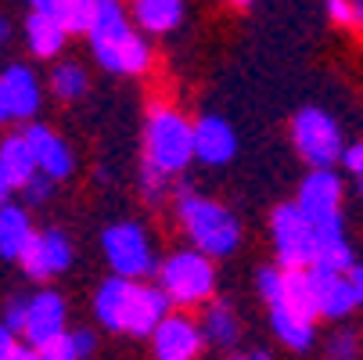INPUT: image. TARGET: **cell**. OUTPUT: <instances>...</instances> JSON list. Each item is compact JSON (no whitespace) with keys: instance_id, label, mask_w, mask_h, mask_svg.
Wrapping results in <instances>:
<instances>
[{"instance_id":"27","label":"cell","mask_w":363,"mask_h":360,"mask_svg":"<svg viewBox=\"0 0 363 360\" xmlns=\"http://www.w3.org/2000/svg\"><path fill=\"white\" fill-rule=\"evenodd\" d=\"M255 285H259V295H263L270 302V310L274 306H281V292H284V271L277 267H263L255 274Z\"/></svg>"},{"instance_id":"37","label":"cell","mask_w":363,"mask_h":360,"mask_svg":"<svg viewBox=\"0 0 363 360\" xmlns=\"http://www.w3.org/2000/svg\"><path fill=\"white\" fill-rule=\"evenodd\" d=\"M72 339H76V349H79V356H90L94 353V335L83 328V332H72Z\"/></svg>"},{"instance_id":"12","label":"cell","mask_w":363,"mask_h":360,"mask_svg":"<svg viewBox=\"0 0 363 360\" xmlns=\"http://www.w3.org/2000/svg\"><path fill=\"white\" fill-rule=\"evenodd\" d=\"M65 335V299L58 292H36L29 299V324H26V339L33 342V349L47 346L50 339Z\"/></svg>"},{"instance_id":"15","label":"cell","mask_w":363,"mask_h":360,"mask_svg":"<svg viewBox=\"0 0 363 360\" xmlns=\"http://www.w3.org/2000/svg\"><path fill=\"white\" fill-rule=\"evenodd\" d=\"M26 36H29V47L36 58H55L62 43H65V29L58 26L55 18V0H36L29 8V18H26Z\"/></svg>"},{"instance_id":"44","label":"cell","mask_w":363,"mask_h":360,"mask_svg":"<svg viewBox=\"0 0 363 360\" xmlns=\"http://www.w3.org/2000/svg\"><path fill=\"white\" fill-rule=\"evenodd\" d=\"M359 191H363V180H359Z\"/></svg>"},{"instance_id":"22","label":"cell","mask_w":363,"mask_h":360,"mask_svg":"<svg viewBox=\"0 0 363 360\" xmlns=\"http://www.w3.org/2000/svg\"><path fill=\"white\" fill-rule=\"evenodd\" d=\"M133 18L147 33H166V29H173L184 18V4H180V0H137V4H133Z\"/></svg>"},{"instance_id":"39","label":"cell","mask_w":363,"mask_h":360,"mask_svg":"<svg viewBox=\"0 0 363 360\" xmlns=\"http://www.w3.org/2000/svg\"><path fill=\"white\" fill-rule=\"evenodd\" d=\"M8 360H40V349H33V346H18Z\"/></svg>"},{"instance_id":"3","label":"cell","mask_w":363,"mask_h":360,"mask_svg":"<svg viewBox=\"0 0 363 360\" xmlns=\"http://www.w3.org/2000/svg\"><path fill=\"white\" fill-rule=\"evenodd\" d=\"M177 213L191 234V241L198 245L201 256H230L241 241V224L230 209H223L220 202L198 198L191 191H184L177 198Z\"/></svg>"},{"instance_id":"1","label":"cell","mask_w":363,"mask_h":360,"mask_svg":"<svg viewBox=\"0 0 363 360\" xmlns=\"http://www.w3.org/2000/svg\"><path fill=\"white\" fill-rule=\"evenodd\" d=\"M169 295L162 288L137 285L126 278H108L94 295V314L97 321L112 332H130V335H155L166 321Z\"/></svg>"},{"instance_id":"41","label":"cell","mask_w":363,"mask_h":360,"mask_svg":"<svg viewBox=\"0 0 363 360\" xmlns=\"http://www.w3.org/2000/svg\"><path fill=\"white\" fill-rule=\"evenodd\" d=\"M248 360H270V353H267V349H252Z\"/></svg>"},{"instance_id":"29","label":"cell","mask_w":363,"mask_h":360,"mask_svg":"<svg viewBox=\"0 0 363 360\" xmlns=\"http://www.w3.org/2000/svg\"><path fill=\"white\" fill-rule=\"evenodd\" d=\"M40 360H83V356H79L72 335H58V339H50L47 346H40Z\"/></svg>"},{"instance_id":"2","label":"cell","mask_w":363,"mask_h":360,"mask_svg":"<svg viewBox=\"0 0 363 360\" xmlns=\"http://www.w3.org/2000/svg\"><path fill=\"white\" fill-rule=\"evenodd\" d=\"M86 36H90L94 58L108 72L137 76V72H144L151 65L147 43L130 29V22H126V15H123V8L116 4V0H101L97 4V22Z\"/></svg>"},{"instance_id":"23","label":"cell","mask_w":363,"mask_h":360,"mask_svg":"<svg viewBox=\"0 0 363 360\" xmlns=\"http://www.w3.org/2000/svg\"><path fill=\"white\" fill-rule=\"evenodd\" d=\"M270 324H274L277 339L284 346H291V349H309V346H313V321L291 314L288 306H274V310H270Z\"/></svg>"},{"instance_id":"40","label":"cell","mask_w":363,"mask_h":360,"mask_svg":"<svg viewBox=\"0 0 363 360\" xmlns=\"http://www.w3.org/2000/svg\"><path fill=\"white\" fill-rule=\"evenodd\" d=\"M4 40H11V26H8L4 15H0V43H4Z\"/></svg>"},{"instance_id":"32","label":"cell","mask_w":363,"mask_h":360,"mask_svg":"<svg viewBox=\"0 0 363 360\" xmlns=\"http://www.w3.org/2000/svg\"><path fill=\"white\" fill-rule=\"evenodd\" d=\"M352 356H356V335L352 332L331 335V360H352Z\"/></svg>"},{"instance_id":"25","label":"cell","mask_w":363,"mask_h":360,"mask_svg":"<svg viewBox=\"0 0 363 360\" xmlns=\"http://www.w3.org/2000/svg\"><path fill=\"white\" fill-rule=\"evenodd\" d=\"M101 0H55V18L65 33H90Z\"/></svg>"},{"instance_id":"19","label":"cell","mask_w":363,"mask_h":360,"mask_svg":"<svg viewBox=\"0 0 363 360\" xmlns=\"http://www.w3.org/2000/svg\"><path fill=\"white\" fill-rule=\"evenodd\" d=\"M0 80H4V87H8L15 119H33L36 109H40V83H36V76L26 65H8V72Z\"/></svg>"},{"instance_id":"26","label":"cell","mask_w":363,"mask_h":360,"mask_svg":"<svg viewBox=\"0 0 363 360\" xmlns=\"http://www.w3.org/2000/svg\"><path fill=\"white\" fill-rule=\"evenodd\" d=\"M50 87H55V94H58L62 101H76V97L86 94V72H83L79 65L65 62V65L55 69V76H50Z\"/></svg>"},{"instance_id":"13","label":"cell","mask_w":363,"mask_h":360,"mask_svg":"<svg viewBox=\"0 0 363 360\" xmlns=\"http://www.w3.org/2000/svg\"><path fill=\"white\" fill-rule=\"evenodd\" d=\"M201 332L187 317H166L151 335L155 360H194L201 349Z\"/></svg>"},{"instance_id":"21","label":"cell","mask_w":363,"mask_h":360,"mask_svg":"<svg viewBox=\"0 0 363 360\" xmlns=\"http://www.w3.org/2000/svg\"><path fill=\"white\" fill-rule=\"evenodd\" d=\"M201 335L213 346H234L241 339V321L227 302H209V310L201 317Z\"/></svg>"},{"instance_id":"11","label":"cell","mask_w":363,"mask_h":360,"mask_svg":"<svg viewBox=\"0 0 363 360\" xmlns=\"http://www.w3.org/2000/svg\"><path fill=\"white\" fill-rule=\"evenodd\" d=\"M194 156L205 166H227L238 156V137L230 123L220 116H201L194 123Z\"/></svg>"},{"instance_id":"10","label":"cell","mask_w":363,"mask_h":360,"mask_svg":"<svg viewBox=\"0 0 363 360\" xmlns=\"http://www.w3.org/2000/svg\"><path fill=\"white\" fill-rule=\"evenodd\" d=\"M18 263L26 267L29 278L47 281V278L62 274V271L72 263V245H69V238H65L62 231H40V234L29 238V245H26V252H22Z\"/></svg>"},{"instance_id":"17","label":"cell","mask_w":363,"mask_h":360,"mask_svg":"<svg viewBox=\"0 0 363 360\" xmlns=\"http://www.w3.org/2000/svg\"><path fill=\"white\" fill-rule=\"evenodd\" d=\"M33 238V227H29V217L22 205H0V256L4 260H22V252Z\"/></svg>"},{"instance_id":"24","label":"cell","mask_w":363,"mask_h":360,"mask_svg":"<svg viewBox=\"0 0 363 360\" xmlns=\"http://www.w3.org/2000/svg\"><path fill=\"white\" fill-rule=\"evenodd\" d=\"M352 271V249L345 238H328L317 249V260H313V274L324 278H349Z\"/></svg>"},{"instance_id":"14","label":"cell","mask_w":363,"mask_h":360,"mask_svg":"<svg viewBox=\"0 0 363 360\" xmlns=\"http://www.w3.org/2000/svg\"><path fill=\"white\" fill-rule=\"evenodd\" d=\"M26 141L33 148V156H36V166L47 180H65L72 173V151L62 137H55V130H47L40 123H33L26 130Z\"/></svg>"},{"instance_id":"9","label":"cell","mask_w":363,"mask_h":360,"mask_svg":"<svg viewBox=\"0 0 363 360\" xmlns=\"http://www.w3.org/2000/svg\"><path fill=\"white\" fill-rule=\"evenodd\" d=\"M295 205H298L302 217L313 227L342 220V213H338V205H342V180H338V173L335 170H313L302 180Z\"/></svg>"},{"instance_id":"6","label":"cell","mask_w":363,"mask_h":360,"mask_svg":"<svg viewBox=\"0 0 363 360\" xmlns=\"http://www.w3.org/2000/svg\"><path fill=\"white\" fill-rule=\"evenodd\" d=\"M159 281L169 302L191 306V302H205L213 295L216 271L209 263V256H201V252H173L159 271Z\"/></svg>"},{"instance_id":"34","label":"cell","mask_w":363,"mask_h":360,"mask_svg":"<svg viewBox=\"0 0 363 360\" xmlns=\"http://www.w3.org/2000/svg\"><path fill=\"white\" fill-rule=\"evenodd\" d=\"M342 163H345V170H349V173H359V177H363V141H356L352 148H345Z\"/></svg>"},{"instance_id":"18","label":"cell","mask_w":363,"mask_h":360,"mask_svg":"<svg viewBox=\"0 0 363 360\" xmlns=\"http://www.w3.org/2000/svg\"><path fill=\"white\" fill-rule=\"evenodd\" d=\"M313 292H317V314L324 317H345L352 314L356 306V292L349 285V278H324V274H313Z\"/></svg>"},{"instance_id":"31","label":"cell","mask_w":363,"mask_h":360,"mask_svg":"<svg viewBox=\"0 0 363 360\" xmlns=\"http://www.w3.org/2000/svg\"><path fill=\"white\" fill-rule=\"evenodd\" d=\"M328 15H331L338 26H356V22H359V4H349V0H331Z\"/></svg>"},{"instance_id":"33","label":"cell","mask_w":363,"mask_h":360,"mask_svg":"<svg viewBox=\"0 0 363 360\" xmlns=\"http://www.w3.org/2000/svg\"><path fill=\"white\" fill-rule=\"evenodd\" d=\"M22 195H26V202H29V205H40V202H47V195H50V180L40 173L36 180H29V184L22 187Z\"/></svg>"},{"instance_id":"36","label":"cell","mask_w":363,"mask_h":360,"mask_svg":"<svg viewBox=\"0 0 363 360\" xmlns=\"http://www.w3.org/2000/svg\"><path fill=\"white\" fill-rule=\"evenodd\" d=\"M8 119H15V109H11V97H8L4 80H0V123H8Z\"/></svg>"},{"instance_id":"35","label":"cell","mask_w":363,"mask_h":360,"mask_svg":"<svg viewBox=\"0 0 363 360\" xmlns=\"http://www.w3.org/2000/svg\"><path fill=\"white\" fill-rule=\"evenodd\" d=\"M18 349V342H15V335L4 328V324H0V360H8L11 353Z\"/></svg>"},{"instance_id":"30","label":"cell","mask_w":363,"mask_h":360,"mask_svg":"<svg viewBox=\"0 0 363 360\" xmlns=\"http://www.w3.org/2000/svg\"><path fill=\"white\" fill-rule=\"evenodd\" d=\"M166 173H159V170H155V166H147L144 163V170H140V187H144V198L147 202H159L162 195H166Z\"/></svg>"},{"instance_id":"7","label":"cell","mask_w":363,"mask_h":360,"mask_svg":"<svg viewBox=\"0 0 363 360\" xmlns=\"http://www.w3.org/2000/svg\"><path fill=\"white\" fill-rule=\"evenodd\" d=\"M101 245H105V256H108V263H112L116 278L137 281V278H151L155 271H159L144 227L133 224V220L112 224L105 234H101Z\"/></svg>"},{"instance_id":"38","label":"cell","mask_w":363,"mask_h":360,"mask_svg":"<svg viewBox=\"0 0 363 360\" xmlns=\"http://www.w3.org/2000/svg\"><path fill=\"white\" fill-rule=\"evenodd\" d=\"M349 285L356 292V302H363V267H352L349 271Z\"/></svg>"},{"instance_id":"5","label":"cell","mask_w":363,"mask_h":360,"mask_svg":"<svg viewBox=\"0 0 363 360\" xmlns=\"http://www.w3.org/2000/svg\"><path fill=\"white\" fill-rule=\"evenodd\" d=\"M291 141H295V151L313 170H331L345 156L342 133L324 109H302L291 119Z\"/></svg>"},{"instance_id":"20","label":"cell","mask_w":363,"mask_h":360,"mask_svg":"<svg viewBox=\"0 0 363 360\" xmlns=\"http://www.w3.org/2000/svg\"><path fill=\"white\" fill-rule=\"evenodd\" d=\"M281 306H288L298 317H317V292H313V274L306 271H284V292H281Z\"/></svg>"},{"instance_id":"8","label":"cell","mask_w":363,"mask_h":360,"mask_svg":"<svg viewBox=\"0 0 363 360\" xmlns=\"http://www.w3.org/2000/svg\"><path fill=\"white\" fill-rule=\"evenodd\" d=\"M270 227H274L277 260H281L284 271H302L306 263H313V260H317V249H320V241H317V227L302 217V209H298L295 202L277 205Z\"/></svg>"},{"instance_id":"4","label":"cell","mask_w":363,"mask_h":360,"mask_svg":"<svg viewBox=\"0 0 363 360\" xmlns=\"http://www.w3.org/2000/svg\"><path fill=\"white\" fill-rule=\"evenodd\" d=\"M144 159L166 177L180 173L194 159V126L173 109H155L144 126Z\"/></svg>"},{"instance_id":"42","label":"cell","mask_w":363,"mask_h":360,"mask_svg":"<svg viewBox=\"0 0 363 360\" xmlns=\"http://www.w3.org/2000/svg\"><path fill=\"white\" fill-rule=\"evenodd\" d=\"M8 195H11V187H8L4 180H0V205H8Z\"/></svg>"},{"instance_id":"43","label":"cell","mask_w":363,"mask_h":360,"mask_svg":"<svg viewBox=\"0 0 363 360\" xmlns=\"http://www.w3.org/2000/svg\"><path fill=\"white\" fill-rule=\"evenodd\" d=\"M227 360H248V356H241V353H230V356H227Z\"/></svg>"},{"instance_id":"16","label":"cell","mask_w":363,"mask_h":360,"mask_svg":"<svg viewBox=\"0 0 363 360\" xmlns=\"http://www.w3.org/2000/svg\"><path fill=\"white\" fill-rule=\"evenodd\" d=\"M36 177H40V166H36V156H33L26 133L4 137V144H0V180L15 191V187H26Z\"/></svg>"},{"instance_id":"28","label":"cell","mask_w":363,"mask_h":360,"mask_svg":"<svg viewBox=\"0 0 363 360\" xmlns=\"http://www.w3.org/2000/svg\"><path fill=\"white\" fill-rule=\"evenodd\" d=\"M26 324H29V299H18V295H11L8 302H4V328L11 332V335H26Z\"/></svg>"}]
</instances>
